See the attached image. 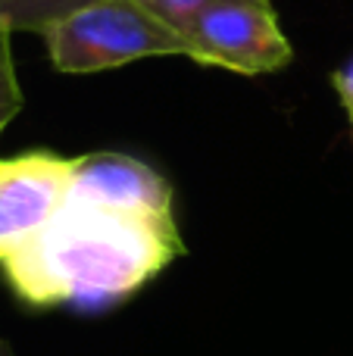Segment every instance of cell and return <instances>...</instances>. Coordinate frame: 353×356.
Wrapping results in <instances>:
<instances>
[{"mask_svg": "<svg viewBox=\"0 0 353 356\" xmlns=\"http://www.w3.org/2000/svg\"><path fill=\"white\" fill-rule=\"evenodd\" d=\"M181 253L175 219L66 200L0 266L10 288L31 307L100 309L131 297Z\"/></svg>", "mask_w": 353, "mask_h": 356, "instance_id": "6da1fadb", "label": "cell"}, {"mask_svg": "<svg viewBox=\"0 0 353 356\" xmlns=\"http://www.w3.org/2000/svg\"><path fill=\"white\" fill-rule=\"evenodd\" d=\"M60 72L91 75L147 56H188L185 38L135 0H88L41 29Z\"/></svg>", "mask_w": 353, "mask_h": 356, "instance_id": "7a4b0ae2", "label": "cell"}, {"mask_svg": "<svg viewBox=\"0 0 353 356\" xmlns=\"http://www.w3.org/2000/svg\"><path fill=\"white\" fill-rule=\"evenodd\" d=\"M188 56L238 75L279 72L294 50L269 0H216L181 31Z\"/></svg>", "mask_w": 353, "mask_h": 356, "instance_id": "3957f363", "label": "cell"}, {"mask_svg": "<svg viewBox=\"0 0 353 356\" xmlns=\"http://www.w3.org/2000/svg\"><path fill=\"white\" fill-rule=\"evenodd\" d=\"M72 156L22 154L0 160V259L31 241L69 200Z\"/></svg>", "mask_w": 353, "mask_h": 356, "instance_id": "277c9868", "label": "cell"}, {"mask_svg": "<svg viewBox=\"0 0 353 356\" xmlns=\"http://www.w3.org/2000/svg\"><path fill=\"white\" fill-rule=\"evenodd\" d=\"M69 200L97 203L147 219H175L172 184L154 166L129 154H85L75 156V178Z\"/></svg>", "mask_w": 353, "mask_h": 356, "instance_id": "5b68a950", "label": "cell"}, {"mask_svg": "<svg viewBox=\"0 0 353 356\" xmlns=\"http://www.w3.org/2000/svg\"><path fill=\"white\" fill-rule=\"evenodd\" d=\"M88 0H0V25L6 29H35L41 31L56 16L75 10Z\"/></svg>", "mask_w": 353, "mask_h": 356, "instance_id": "8992f818", "label": "cell"}, {"mask_svg": "<svg viewBox=\"0 0 353 356\" xmlns=\"http://www.w3.org/2000/svg\"><path fill=\"white\" fill-rule=\"evenodd\" d=\"M10 35H13V29L0 25V135L13 122V116L22 110V91H19L16 66H13Z\"/></svg>", "mask_w": 353, "mask_h": 356, "instance_id": "52a82bcc", "label": "cell"}, {"mask_svg": "<svg viewBox=\"0 0 353 356\" xmlns=\"http://www.w3.org/2000/svg\"><path fill=\"white\" fill-rule=\"evenodd\" d=\"M135 3H141L147 13H154L160 22H166L169 29H175L181 35V31L188 29V22H191L197 13H204L210 3H216V0H135Z\"/></svg>", "mask_w": 353, "mask_h": 356, "instance_id": "ba28073f", "label": "cell"}, {"mask_svg": "<svg viewBox=\"0 0 353 356\" xmlns=\"http://www.w3.org/2000/svg\"><path fill=\"white\" fill-rule=\"evenodd\" d=\"M331 81H335V91H338V97H341V106H344V113H347L350 131H353V60L344 63Z\"/></svg>", "mask_w": 353, "mask_h": 356, "instance_id": "9c48e42d", "label": "cell"}, {"mask_svg": "<svg viewBox=\"0 0 353 356\" xmlns=\"http://www.w3.org/2000/svg\"><path fill=\"white\" fill-rule=\"evenodd\" d=\"M0 356H16V353H13V347H10V341H6V338H0Z\"/></svg>", "mask_w": 353, "mask_h": 356, "instance_id": "30bf717a", "label": "cell"}]
</instances>
